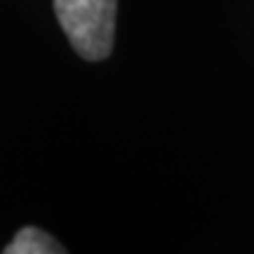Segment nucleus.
Here are the masks:
<instances>
[{"label": "nucleus", "mask_w": 254, "mask_h": 254, "mask_svg": "<svg viewBox=\"0 0 254 254\" xmlns=\"http://www.w3.org/2000/svg\"><path fill=\"white\" fill-rule=\"evenodd\" d=\"M118 0H55L57 19L71 47L87 62H101L113 50Z\"/></svg>", "instance_id": "obj_1"}, {"label": "nucleus", "mask_w": 254, "mask_h": 254, "mask_svg": "<svg viewBox=\"0 0 254 254\" xmlns=\"http://www.w3.org/2000/svg\"><path fill=\"white\" fill-rule=\"evenodd\" d=\"M64 247L52 236L36 226L21 228L14 240L5 247V254H62Z\"/></svg>", "instance_id": "obj_2"}]
</instances>
